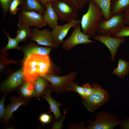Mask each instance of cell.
Listing matches in <instances>:
<instances>
[{
	"label": "cell",
	"instance_id": "52a82bcc",
	"mask_svg": "<svg viewBox=\"0 0 129 129\" xmlns=\"http://www.w3.org/2000/svg\"><path fill=\"white\" fill-rule=\"evenodd\" d=\"M72 32L70 37L64 41L62 48L66 51H69L77 45L89 44L95 42L89 39L91 36L84 34L81 31L80 23L73 27Z\"/></svg>",
	"mask_w": 129,
	"mask_h": 129
},
{
	"label": "cell",
	"instance_id": "2e32d148",
	"mask_svg": "<svg viewBox=\"0 0 129 129\" xmlns=\"http://www.w3.org/2000/svg\"><path fill=\"white\" fill-rule=\"evenodd\" d=\"M45 6L46 10L43 15V17L48 26L52 29L58 25V17L50 2L46 3Z\"/></svg>",
	"mask_w": 129,
	"mask_h": 129
},
{
	"label": "cell",
	"instance_id": "4fadbf2b",
	"mask_svg": "<svg viewBox=\"0 0 129 129\" xmlns=\"http://www.w3.org/2000/svg\"><path fill=\"white\" fill-rule=\"evenodd\" d=\"M25 82L23 69L22 68L13 73L5 81L2 86L1 90L3 91L13 90Z\"/></svg>",
	"mask_w": 129,
	"mask_h": 129
},
{
	"label": "cell",
	"instance_id": "ffe728a7",
	"mask_svg": "<svg viewBox=\"0 0 129 129\" xmlns=\"http://www.w3.org/2000/svg\"><path fill=\"white\" fill-rule=\"evenodd\" d=\"M17 26L19 29L15 38L19 42L25 41L31 34L32 30L30 27L23 23L18 22Z\"/></svg>",
	"mask_w": 129,
	"mask_h": 129
},
{
	"label": "cell",
	"instance_id": "4dcf8cb0",
	"mask_svg": "<svg viewBox=\"0 0 129 129\" xmlns=\"http://www.w3.org/2000/svg\"><path fill=\"white\" fill-rule=\"evenodd\" d=\"M116 37L124 38L129 36V26H124L119 31L113 36Z\"/></svg>",
	"mask_w": 129,
	"mask_h": 129
},
{
	"label": "cell",
	"instance_id": "44dd1931",
	"mask_svg": "<svg viewBox=\"0 0 129 129\" xmlns=\"http://www.w3.org/2000/svg\"><path fill=\"white\" fill-rule=\"evenodd\" d=\"M129 72V61L122 59L118 60V66L111 74L117 75L119 78L126 76Z\"/></svg>",
	"mask_w": 129,
	"mask_h": 129
},
{
	"label": "cell",
	"instance_id": "5bb4252c",
	"mask_svg": "<svg viewBox=\"0 0 129 129\" xmlns=\"http://www.w3.org/2000/svg\"><path fill=\"white\" fill-rule=\"evenodd\" d=\"M53 48L51 47H43L38 46L34 43H30L26 46L22 48L21 49L24 55L23 61L32 54L49 55Z\"/></svg>",
	"mask_w": 129,
	"mask_h": 129
},
{
	"label": "cell",
	"instance_id": "f546056e",
	"mask_svg": "<svg viewBox=\"0 0 129 129\" xmlns=\"http://www.w3.org/2000/svg\"><path fill=\"white\" fill-rule=\"evenodd\" d=\"M13 0H0V6L3 11L4 18L9 11L10 5Z\"/></svg>",
	"mask_w": 129,
	"mask_h": 129
},
{
	"label": "cell",
	"instance_id": "836d02e7",
	"mask_svg": "<svg viewBox=\"0 0 129 129\" xmlns=\"http://www.w3.org/2000/svg\"><path fill=\"white\" fill-rule=\"evenodd\" d=\"M5 96H4L0 102V118H1L4 117L5 109L4 108V104L5 100Z\"/></svg>",
	"mask_w": 129,
	"mask_h": 129
},
{
	"label": "cell",
	"instance_id": "603a6c76",
	"mask_svg": "<svg viewBox=\"0 0 129 129\" xmlns=\"http://www.w3.org/2000/svg\"><path fill=\"white\" fill-rule=\"evenodd\" d=\"M92 0L96 3L100 7L105 20H108L112 16L110 8L112 0Z\"/></svg>",
	"mask_w": 129,
	"mask_h": 129
},
{
	"label": "cell",
	"instance_id": "83f0119b",
	"mask_svg": "<svg viewBox=\"0 0 129 129\" xmlns=\"http://www.w3.org/2000/svg\"><path fill=\"white\" fill-rule=\"evenodd\" d=\"M67 89L68 91H73L78 93L82 99L86 98L83 87L80 86L75 81L71 83L68 85Z\"/></svg>",
	"mask_w": 129,
	"mask_h": 129
},
{
	"label": "cell",
	"instance_id": "9a60e30c",
	"mask_svg": "<svg viewBox=\"0 0 129 129\" xmlns=\"http://www.w3.org/2000/svg\"><path fill=\"white\" fill-rule=\"evenodd\" d=\"M19 8L20 11H35L42 14L46 10L45 6L37 0H22Z\"/></svg>",
	"mask_w": 129,
	"mask_h": 129
},
{
	"label": "cell",
	"instance_id": "8d00e7d4",
	"mask_svg": "<svg viewBox=\"0 0 129 129\" xmlns=\"http://www.w3.org/2000/svg\"><path fill=\"white\" fill-rule=\"evenodd\" d=\"M41 2L42 4L45 5L46 3L48 2H51L55 0H37Z\"/></svg>",
	"mask_w": 129,
	"mask_h": 129
},
{
	"label": "cell",
	"instance_id": "8fae6325",
	"mask_svg": "<svg viewBox=\"0 0 129 129\" xmlns=\"http://www.w3.org/2000/svg\"><path fill=\"white\" fill-rule=\"evenodd\" d=\"M93 38L95 40L101 42L108 48L111 54L112 62L115 60L118 48L125 42V40L124 38L113 37L108 35H94Z\"/></svg>",
	"mask_w": 129,
	"mask_h": 129
},
{
	"label": "cell",
	"instance_id": "ac0fdd59",
	"mask_svg": "<svg viewBox=\"0 0 129 129\" xmlns=\"http://www.w3.org/2000/svg\"><path fill=\"white\" fill-rule=\"evenodd\" d=\"M129 8V0H112L110 11L112 16L124 13Z\"/></svg>",
	"mask_w": 129,
	"mask_h": 129
},
{
	"label": "cell",
	"instance_id": "d6a6232c",
	"mask_svg": "<svg viewBox=\"0 0 129 129\" xmlns=\"http://www.w3.org/2000/svg\"><path fill=\"white\" fill-rule=\"evenodd\" d=\"M51 117L48 114L43 113L40 116L39 118L40 121L42 123L44 124L49 123L51 121Z\"/></svg>",
	"mask_w": 129,
	"mask_h": 129
},
{
	"label": "cell",
	"instance_id": "3957f363",
	"mask_svg": "<svg viewBox=\"0 0 129 129\" xmlns=\"http://www.w3.org/2000/svg\"><path fill=\"white\" fill-rule=\"evenodd\" d=\"M96 120H88V125L87 129H113L119 125L121 120L109 111H103L95 115Z\"/></svg>",
	"mask_w": 129,
	"mask_h": 129
},
{
	"label": "cell",
	"instance_id": "8992f818",
	"mask_svg": "<svg viewBox=\"0 0 129 129\" xmlns=\"http://www.w3.org/2000/svg\"><path fill=\"white\" fill-rule=\"evenodd\" d=\"M78 72L71 71L68 74L63 76H58L47 74L40 75L51 84L52 89L56 93L60 94L67 92V87L71 83L75 81Z\"/></svg>",
	"mask_w": 129,
	"mask_h": 129
},
{
	"label": "cell",
	"instance_id": "e0dca14e",
	"mask_svg": "<svg viewBox=\"0 0 129 129\" xmlns=\"http://www.w3.org/2000/svg\"><path fill=\"white\" fill-rule=\"evenodd\" d=\"M53 91L50 87L48 88L44 93L43 97L49 104L51 111L53 113L55 119L58 120L62 116L59 108L61 104L59 102L54 100L51 97V93Z\"/></svg>",
	"mask_w": 129,
	"mask_h": 129
},
{
	"label": "cell",
	"instance_id": "f1b7e54d",
	"mask_svg": "<svg viewBox=\"0 0 129 129\" xmlns=\"http://www.w3.org/2000/svg\"><path fill=\"white\" fill-rule=\"evenodd\" d=\"M22 0H13L11 3L9 7V11L12 15L16 14L19 10V6Z\"/></svg>",
	"mask_w": 129,
	"mask_h": 129
},
{
	"label": "cell",
	"instance_id": "cb8c5ba5",
	"mask_svg": "<svg viewBox=\"0 0 129 129\" xmlns=\"http://www.w3.org/2000/svg\"><path fill=\"white\" fill-rule=\"evenodd\" d=\"M20 91L24 97H30L34 96H37L33 84L28 82H25L21 87Z\"/></svg>",
	"mask_w": 129,
	"mask_h": 129
},
{
	"label": "cell",
	"instance_id": "7402d4cb",
	"mask_svg": "<svg viewBox=\"0 0 129 129\" xmlns=\"http://www.w3.org/2000/svg\"><path fill=\"white\" fill-rule=\"evenodd\" d=\"M47 81L40 76L36 79L33 85L37 96H40L43 94H44L48 89L50 87Z\"/></svg>",
	"mask_w": 129,
	"mask_h": 129
},
{
	"label": "cell",
	"instance_id": "9c48e42d",
	"mask_svg": "<svg viewBox=\"0 0 129 129\" xmlns=\"http://www.w3.org/2000/svg\"><path fill=\"white\" fill-rule=\"evenodd\" d=\"M18 17L19 22L24 24L29 27L33 26L41 28L47 24L44 20L43 14L34 11H21Z\"/></svg>",
	"mask_w": 129,
	"mask_h": 129
},
{
	"label": "cell",
	"instance_id": "e575fe53",
	"mask_svg": "<svg viewBox=\"0 0 129 129\" xmlns=\"http://www.w3.org/2000/svg\"><path fill=\"white\" fill-rule=\"evenodd\" d=\"M121 129H129V117L121 120L119 125Z\"/></svg>",
	"mask_w": 129,
	"mask_h": 129
},
{
	"label": "cell",
	"instance_id": "1f68e13d",
	"mask_svg": "<svg viewBox=\"0 0 129 129\" xmlns=\"http://www.w3.org/2000/svg\"><path fill=\"white\" fill-rule=\"evenodd\" d=\"M86 98L90 96L93 92L94 89L91 85L88 83L84 84L82 86Z\"/></svg>",
	"mask_w": 129,
	"mask_h": 129
},
{
	"label": "cell",
	"instance_id": "d4e9b609",
	"mask_svg": "<svg viewBox=\"0 0 129 129\" xmlns=\"http://www.w3.org/2000/svg\"><path fill=\"white\" fill-rule=\"evenodd\" d=\"M2 32L7 38L8 41L6 46L1 50L6 51L8 50L12 49H16L18 50L21 49L22 47L19 46V42L15 38H11L10 36L9 32L4 28Z\"/></svg>",
	"mask_w": 129,
	"mask_h": 129
},
{
	"label": "cell",
	"instance_id": "7a4b0ae2",
	"mask_svg": "<svg viewBox=\"0 0 129 129\" xmlns=\"http://www.w3.org/2000/svg\"><path fill=\"white\" fill-rule=\"evenodd\" d=\"M89 7L86 12L82 15L80 24L82 32L91 36H94L99 24L103 17L99 6L93 1L89 0Z\"/></svg>",
	"mask_w": 129,
	"mask_h": 129
},
{
	"label": "cell",
	"instance_id": "ba28073f",
	"mask_svg": "<svg viewBox=\"0 0 129 129\" xmlns=\"http://www.w3.org/2000/svg\"><path fill=\"white\" fill-rule=\"evenodd\" d=\"M51 3L60 21L68 22L78 18L77 10L63 1L55 0Z\"/></svg>",
	"mask_w": 129,
	"mask_h": 129
},
{
	"label": "cell",
	"instance_id": "484cf974",
	"mask_svg": "<svg viewBox=\"0 0 129 129\" xmlns=\"http://www.w3.org/2000/svg\"><path fill=\"white\" fill-rule=\"evenodd\" d=\"M0 59V71L1 72L4 69L5 67L7 64H17L18 62L14 61L12 59H6V56L7 55L6 51L1 50Z\"/></svg>",
	"mask_w": 129,
	"mask_h": 129
},
{
	"label": "cell",
	"instance_id": "d590c367",
	"mask_svg": "<svg viewBox=\"0 0 129 129\" xmlns=\"http://www.w3.org/2000/svg\"><path fill=\"white\" fill-rule=\"evenodd\" d=\"M125 24L129 26V8L124 13Z\"/></svg>",
	"mask_w": 129,
	"mask_h": 129
},
{
	"label": "cell",
	"instance_id": "7c38bea8",
	"mask_svg": "<svg viewBox=\"0 0 129 129\" xmlns=\"http://www.w3.org/2000/svg\"><path fill=\"white\" fill-rule=\"evenodd\" d=\"M81 20H74L62 25L56 26L51 31L53 39L58 47L64 42V39L70 29L80 23Z\"/></svg>",
	"mask_w": 129,
	"mask_h": 129
},
{
	"label": "cell",
	"instance_id": "5b68a950",
	"mask_svg": "<svg viewBox=\"0 0 129 129\" xmlns=\"http://www.w3.org/2000/svg\"><path fill=\"white\" fill-rule=\"evenodd\" d=\"M91 85L94 89L93 92L88 97L82 99L81 101L89 111L93 112L107 102L110 95L98 84L94 83Z\"/></svg>",
	"mask_w": 129,
	"mask_h": 129
},
{
	"label": "cell",
	"instance_id": "277c9868",
	"mask_svg": "<svg viewBox=\"0 0 129 129\" xmlns=\"http://www.w3.org/2000/svg\"><path fill=\"white\" fill-rule=\"evenodd\" d=\"M124 13L112 16L107 20L102 18L99 24L96 33L113 36L125 24Z\"/></svg>",
	"mask_w": 129,
	"mask_h": 129
},
{
	"label": "cell",
	"instance_id": "d6986e66",
	"mask_svg": "<svg viewBox=\"0 0 129 129\" xmlns=\"http://www.w3.org/2000/svg\"><path fill=\"white\" fill-rule=\"evenodd\" d=\"M25 101L20 98H16L11 102L5 110L4 119L8 121L12 116L13 112L16 110L21 105L25 103Z\"/></svg>",
	"mask_w": 129,
	"mask_h": 129
},
{
	"label": "cell",
	"instance_id": "4316f807",
	"mask_svg": "<svg viewBox=\"0 0 129 129\" xmlns=\"http://www.w3.org/2000/svg\"><path fill=\"white\" fill-rule=\"evenodd\" d=\"M62 0L76 10L82 9L89 2V0Z\"/></svg>",
	"mask_w": 129,
	"mask_h": 129
},
{
	"label": "cell",
	"instance_id": "30bf717a",
	"mask_svg": "<svg viewBox=\"0 0 129 129\" xmlns=\"http://www.w3.org/2000/svg\"><path fill=\"white\" fill-rule=\"evenodd\" d=\"M29 38L32 41L36 42L39 45L57 48L58 46L55 43L50 29L46 28L39 30L34 28Z\"/></svg>",
	"mask_w": 129,
	"mask_h": 129
},
{
	"label": "cell",
	"instance_id": "6da1fadb",
	"mask_svg": "<svg viewBox=\"0 0 129 129\" xmlns=\"http://www.w3.org/2000/svg\"><path fill=\"white\" fill-rule=\"evenodd\" d=\"M23 75L25 82L33 84L40 75L49 74L51 62L49 55H30L23 61Z\"/></svg>",
	"mask_w": 129,
	"mask_h": 129
}]
</instances>
